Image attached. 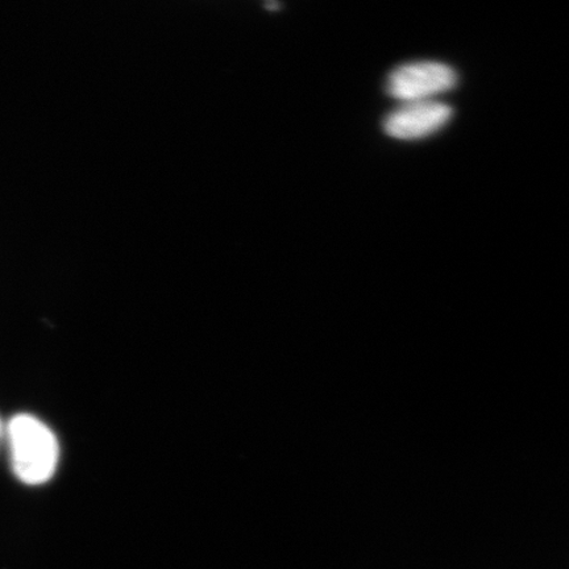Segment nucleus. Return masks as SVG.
Masks as SVG:
<instances>
[{
    "mask_svg": "<svg viewBox=\"0 0 569 569\" xmlns=\"http://www.w3.org/2000/svg\"><path fill=\"white\" fill-rule=\"evenodd\" d=\"M13 472L27 486L52 479L60 448L51 429L30 415L13 417L7 427Z\"/></svg>",
    "mask_w": 569,
    "mask_h": 569,
    "instance_id": "nucleus-1",
    "label": "nucleus"
},
{
    "mask_svg": "<svg viewBox=\"0 0 569 569\" xmlns=\"http://www.w3.org/2000/svg\"><path fill=\"white\" fill-rule=\"evenodd\" d=\"M459 74L438 61H412L396 67L386 78L387 96L403 103L429 101L431 97L458 87Z\"/></svg>",
    "mask_w": 569,
    "mask_h": 569,
    "instance_id": "nucleus-2",
    "label": "nucleus"
},
{
    "mask_svg": "<svg viewBox=\"0 0 569 569\" xmlns=\"http://www.w3.org/2000/svg\"><path fill=\"white\" fill-rule=\"evenodd\" d=\"M452 107L439 101L405 103L382 120V130L397 140H419L442 130L452 118Z\"/></svg>",
    "mask_w": 569,
    "mask_h": 569,
    "instance_id": "nucleus-3",
    "label": "nucleus"
},
{
    "mask_svg": "<svg viewBox=\"0 0 569 569\" xmlns=\"http://www.w3.org/2000/svg\"><path fill=\"white\" fill-rule=\"evenodd\" d=\"M280 6H281V4H280V3H277V2H276V3H267V4H266L267 9H272V10H273V9H274V10L279 9V7H280Z\"/></svg>",
    "mask_w": 569,
    "mask_h": 569,
    "instance_id": "nucleus-4",
    "label": "nucleus"
}]
</instances>
